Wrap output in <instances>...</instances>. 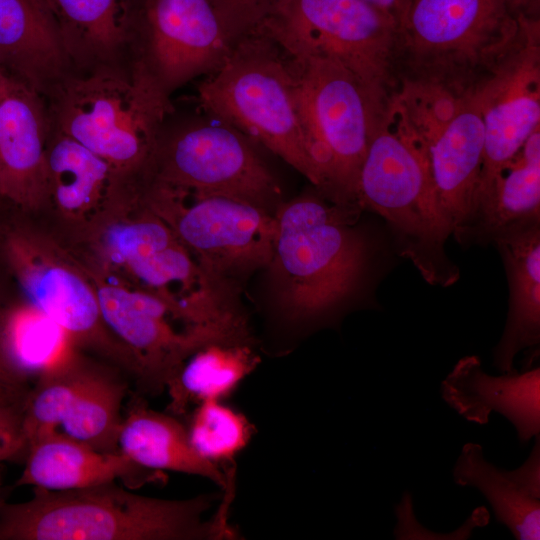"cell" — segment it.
<instances>
[{"label":"cell","mask_w":540,"mask_h":540,"mask_svg":"<svg viewBox=\"0 0 540 540\" xmlns=\"http://www.w3.org/2000/svg\"><path fill=\"white\" fill-rule=\"evenodd\" d=\"M260 363L254 341L215 342L193 352L168 382V412L180 416L192 404L220 400Z\"/></svg>","instance_id":"27"},{"label":"cell","mask_w":540,"mask_h":540,"mask_svg":"<svg viewBox=\"0 0 540 540\" xmlns=\"http://www.w3.org/2000/svg\"><path fill=\"white\" fill-rule=\"evenodd\" d=\"M1 384V383H0Z\"/></svg>","instance_id":"38"},{"label":"cell","mask_w":540,"mask_h":540,"mask_svg":"<svg viewBox=\"0 0 540 540\" xmlns=\"http://www.w3.org/2000/svg\"><path fill=\"white\" fill-rule=\"evenodd\" d=\"M101 362L74 347L36 376L28 393L25 410L29 446L38 438L59 430L74 401Z\"/></svg>","instance_id":"30"},{"label":"cell","mask_w":540,"mask_h":540,"mask_svg":"<svg viewBox=\"0 0 540 540\" xmlns=\"http://www.w3.org/2000/svg\"><path fill=\"white\" fill-rule=\"evenodd\" d=\"M9 81H10V80H9ZM9 81L7 82V84L9 83ZM7 84H6L4 87L0 88V96H1L2 93L4 92V90H5L6 86H7Z\"/></svg>","instance_id":"37"},{"label":"cell","mask_w":540,"mask_h":540,"mask_svg":"<svg viewBox=\"0 0 540 540\" xmlns=\"http://www.w3.org/2000/svg\"><path fill=\"white\" fill-rule=\"evenodd\" d=\"M190 442L204 459L227 471L235 470L233 457L250 441L254 427L241 413L222 404L207 400L195 409L187 428Z\"/></svg>","instance_id":"31"},{"label":"cell","mask_w":540,"mask_h":540,"mask_svg":"<svg viewBox=\"0 0 540 540\" xmlns=\"http://www.w3.org/2000/svg\"><path fill=\"white\" fill-rule=\"evenodd\" d=\"M12 503L0 496V540H191L232 538L218 516L202 521L213 497L167 500L108 482L71 490L33 487Z\"/></svg>","instance_id":"2"},{"label":"cell","mask_w":540,"mask_h":540,"mask_svg":"<svg viewBox=\"0 0 540 540\" xmlns=\"http://www.w3.org/2000/svg\"><path fill=\"white\" fill-rule=\"evenodd\" d=\"M81 262L95 286L104 323L138 367L137 387L143 392H161L183 362L205 345L254 340L246 318L197 320L157 296Z\"/></svg>","instance_id":"11"},{"label":"cell","mask_w":540,"mask_h":540,"mask_svg":"<svg viewBox=\"0 0 540 540\" xmlns=\"http://www.w3.org/2000/svg\"><path fill=\"white\" fill-rule=\"evenodd\" d=\"M128 390V377L102 361L62 421V432L100 452L120 451L122 405Z\"/></svg>","instance_id":"28"},{"label":"cell","mask_w":540,"mask_h":540,"mask_svg":"<svg viewBox=\"0 0 540 540\" xmlns=\"http://www.w3.org/2000/svg\"><path fill=\"white\" fill-rule=\"evenodd\" d=\"M261 26L286 51L333 58L378 94L398 88L397 20L363 0H270Z\"/></svg>","instance_id":"13"},{"label":"cell","mask_w":540,"mask_h":540,"mask_svg":"<svg viewBox=\"0 0 540 540\" xmlns=\"http://www.w3.org/2000/svg\"><path fill=\"white\" fill-rule=\"evenodd\" d=\"M357 197L362 210L386 220L399 254L427 283L448 287L459 279V269L445 250L452 228L435 198L396 95L388 100L371 135Z\"/></svg>","instance_id":"7"},{"label":"cell","mask_w":540,"mask_h":540,"mask_svg":"<svg viewBox=\"0 0 540 540\" xmlns=\"http://www.w3.org/2000/svg\"><path fill=\"white\" fill-rule=\"evenodd\" d=\"M139 189L145 204L216 278L234 286L237 278L268 267L275 235V216L269 209L147 175Z\"/></svg>","instance_id":"9"},{"label":"cell","mask_w":540,"mask_h":540,"mask_svg":"<svg viewBox=\"0 0 540 540\" xmlns=\"http://www.w3.org/2000/svg\"><path fill=\"white\" fill-rule=\"evenodd\" d=\"M498 249L509 285V309L502 336L493 349V365L514 369L521 350L540 342V221L516 225L492 242Z\"/></svg>","instance_id":"24"},{"label":"cell","mask_w":540,"mask_h":540,"mask_svg":"<svg viewBox=\"0 0 540 540\" xmlns=\"http://www.w3.org/2000/svg\"><path fill=\"white\" fill-rule=\"evenodd\" d=\"M366 3L390 14L396 20L402 11L406 0H363Z\"/></svg>","instance_id":"35"},{"label":"cell","mask_w":540,"mask_h":540,"mask_svg":"<svg viewBox=\"0 0 540 540\" xmlns=\"http://www.w3.org/2000/svg\"><path fill=\"white\" fill-rule=\"evenodd\" d=\"M48 203L76 232L93 223L140 179L130 178L52 128L47 145Z\"/></svg>","instance_id":"19"},{"label":"cell","mask_w":540,"mask_h":540,"mask_svg":"<svg viewBox=\"0 0 540 540\" xmlns=\"http://www.w3.org/2000/svg\"><path fill=\"white\" fill-rule=\"evenodd\" d=\"M514 18L539 20L540 0H503Z\"/></svg>","instance_id":"33"},{"label":"cell","mask_w":540,"mask_h":540,"mask_svg":"<svg viewBox=\"0 0 540 540\" xmlns=\"http://www.w3.org/2000/svg\"><path fill=\"white\" fill-rule=\"evenodd\" d=\"M0 343L12 366L28 380L74 348L67 333L26 300L0 307Z\"/></svg>","instance_id":"29"},{"label":"cell","mask_w":540,"mask_h":540,"mask_svg":"<svg viewBox=\"0 0 540 540\" xmlns=\"http://www.w3.org/2000/svg\"><path fill=\"white\" fill-rule=\"evenodd\" d=\"M51 131L42 95L10 79L0 96V197L24 211L48 203Z\"/></svg>","instance_id":"17"},{"label":"cell","mask_w":540,"mask_h":540,"mask_svg":"<svg viewBox=\"0 0 540 540\" xmlns=\"http://www.w3.org/2000/svg\"><path fill=\"white\" fill-rule=\"evenodd\" d=\"M10 78L6 77L4 74L0 72V88L6 85V83L9 81Z\"/></svg>","instance_id":"36"},{"label":"cell","mask_w":540,"mask_h":540,"mask_svg":"<svg viewBox=\"0 0 540 540\" xmlns=\"http://www.w3.org/2000/svg\"><path fill=\"white\" fill-rule=\"evenodd\" d=\"M0 383L11 386L27 387L30 380L19 373L5 356L0 343Z\"/></svg>","instance_id":"34"},{"label":"cell","mask_w":540,"mask_h":540,"mask_svg":"<svg viewBox=\"0 0 540 540\" xmlns=\"http://www.w3.org/2000/svg\"><path fill=\"white\" fill-rule=\"evenodd\" d=\"M286 52L299 75L315 188L336 205L362 210L357 197L361 166L392 95L371 90L333 58Z\"/></svg>","instance_id":"8"},{"label":"cell","mask_w":540,"mask_h":540,"mask_svg":"<svg viewBox=\"0 0 540 540\" xmlns=\"http://www.w3.org/2000/svg\"><path fill=\"white\" fill-rule=\"evenodd\" d=\"M14 487L71 490L121 480L129 489L166 480L162 471L142 467L121 451L105 453L56 430L30 444Z\"/></svg>","instance_id":"20"},{"label":"cell","mask_w":540,"mask_h":540,"mask_svg":"<svg viewBox=\"0 0 540 540\" xmlns=\"http://www.w3.org/2000/svg\"><path fill=\"white\" fill-rule=\"evenodd\" d=\"M145 175L239 197L267 209L281 196L277 180L249 139L219 120L190 125L167 139L161 137Z\"/></svg>","instance_id":"15"},{"label":"cell","mask_w":540,"mask_h":540,"mask_svg":"<svg viewBox=\"0 0 540 540\" xmlns=\"http://www.w3.org/2000/svg\"><path fill=\"white\" fill-rule=\"evenodd\" d=\"M540 221V129L477 198L460 244H488L509 228Z\"/></svg>","instance_id":"26"},{"label":"cell","mask_w":540,"mask_h":540,"mask_svg":"<svg viewBox=\"0 0 540 540\" xmlns=\"http://www.w3.org/2000/svg\"><path fill=\"white\" fill-rule=\"evenodd\" d=\"M70 63L85 71L119 64L138 43L143 0H44Z\"/></svg>","instance_id":"22"},{"label":"cell","mask_w":540,"mask_h":540,"mask_svg":"<svg viewBox=\"0 0 540 540\" xmlns=\"http://www.w3.org/2000/svg\"><path fill=\"white\" fill-rule=\"evenodd\" d=\"M71 66L44 0H0V72L41 95Z\"/></svg>","instance_id":"21"},{"label":"cell","mask_w":540,"mask_h":540,"mask_svg":"<svg viewBox=\"0 0 540 540\" xmlns=\"http://www.w3.org/2000/svg\"><path fill=\"white\" fill-rule=\"evenodd\" d=\"M396 95L435 198L460 242L472 220L483 161L484 126L476 98L407 82L399 83Z\"/></svg>","instance_id":"14"},{"label":"cell","mask_w":540,"mask_h":540,"mask_svg":"<svg viewBox=\"0 0 540 540\" xmlns=\"http://www.w3.org/2000/svg\"><path fill=\"white\" fill-rule=\"evenodd\" d=\"M474 96L484 126L476 203L497 173L540 129V19L523 18L517 44Z\"/></svg>","instance_id":"16"},{"label":"cell","mask_w":540,"mask_h":540,"mask_svg":"<svg viewBox=\"0 0 540 540\" xmlns=\"http://www.w3.org/2000/svg\"><path fill=\"white\" fill-rule=\"evenodd\" d=\"M2 248L25 300L58 324L75 348L118 368L137 385L138 367L104 323L93 281L75 253L24 226L8 228Z\"/></svg>","instance_id":"10"},{"label":"cell","mask_w":540,"mask_h":540,"mask_svg":"<svg viewBox=\"0 0 540 540\" xmlns=\"http://www.w3.org/2000/svg\"><path fill=\"white\" fill-rule=\"evenodd\" d=\"M30 387L0 384V462L24 463L26 459L25 410Z\"/></svg>","instance_id":"32"},{"label":"cell","mask_w":540,"mask_h":540,"mask_svg":"<svg viewBox=\"0 0 540 540\" xmlns=\"http://www.w3.org/2000/svg\"><path fill=\"white\" fill-rule=\"evenodd\" d=\"M539 435L526 461L514 470L500 469L487 461L483 447L475 442L464 444L453 468L455 484L478 489L497 522L516 540L540 539Z\"/></svg>","instance_id":"23"},{"label":"cell","mask_w":540,"mask_h":540,"mask_svg":"<svg viewBox=\"0 0 540 540\" xmlns=\"http://www.w3.org/2000/svg\"><path fill=\"white\" fill-rule=\"evenodd\" d=\"M362 210L303 196L277 207L272 259L275 290L295 321L328 315L356 288L368 243L353 227Z\"/></svg>","instance_id":"6"},{"label":"cell","mask_w":540,"mask_h":540,"mask_svg":"<svg viewBox=\"0 0 540 540\" xmlns=\"http://www.w3.org/2000/svg\"><path fill=\"white\" fill-rule=\"evenodd\" d=\"M47 96L52 128L133 179L151 166L173 109L140 56L124 69L115 64L69 73Z\"/></svg>","instance_id":"3"},{"label":"cell","mask_w":540,"mask_h":540,"mask_svg":"<svg viewBox=\"0 0 540 540\" xmlns=\"http://www.w3.org/2000/svg\"><path fill=\"white\" fill-rule=\"evenodd\" d=\"M270 0H143L139 53L167 94L211 75L263 21Z\"/></svg>","instance_id":"12"},{"label":"cell","mask_w":540,"mask_h":540,"mask_svg":"<svg viewBox=\"0 0 540 540\" xmlns=\"http://www.w3.org/2000/svg\"><path fill=\"white\" fill-rule=\"evenodd\" d=\"M440 392L468 422L485 425L497 412L513 424L521 444L540 434L539 366L494 376L483 370L479 356H464L442 380Z\"/></svg>","instance_id":"18"},{"label":"cell","mask_w":540,"mask_h":540,"mask_svg":"<svg viewBox=\"0 0 540 540\" xmlns=\"http://www.w3.org/2000/svg\"><path fill=\"white\" fill-rule=\"evenodd\" d=\"M522 20L503 0H406L397 20L398 83L474 94L517 44Z\"/></svg>","instance_id":"4"},{"label":"cell","mask_w":540,"mask_h":540,"mask_svg":"<svg viewBox=\"0 0 540 540\" xmlns=\"http://www.w3.org/2000/svg\"><path fill=\"white\" fill-rule=\"evenodd\" d=\"M123 417L119 450L138 465L209 478L233 491L234 471L204 459L193 448L187 428L172 414L154 411L135 398Z\"/></svg>","instance_id":"25"},{"label":"cell","mask_w":540,"mask_h":540,"mask_svg":"<svg viewBox=\"0 0 540 540\" xmlns=\"http://www.w3.org/2000/svg\"><path fill=\"white\" fill-rule=\"evenodd\" d=\"M198 100L209 115L263 145L316 186L296 66L261 24L201 82Z\"/></svg>","instance_id":"5"},{"label":"cell","mask_w":540,"mask_h":540,"mask_svg":"<svg viewBox=\"0 0 540 540\" xmlns=\"http://www.w3.org/2000/svg\"><path fill=\"white\" fill-rule=\"evenodd\" d=\"M81 260L204 322L244 318L234 286L208 272L134 186L77 232Z\"/></svg>","instance_id":"1"}]
</instances>
